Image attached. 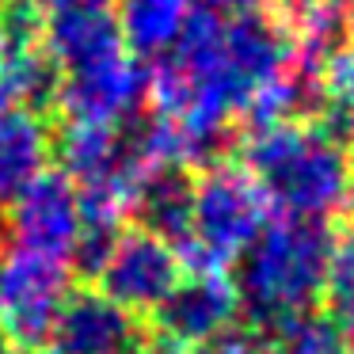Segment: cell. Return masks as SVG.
Wrapping results in <instances>:
<instances>
[{
	"instance_id": "obj_2",
	"label": "cell",
	"mask_w": 354,
	"mask_h": 354,
	"mask_svg": "<svg viewBox=\"0 0 354 354\" xmlns=\"http://www.w3.org/2000/svg\"><path fill=\"white\" fill-rule=\"evenodd\" d=\"M331 232L324 221L305 217H278L240 255V305L255 331H282L290 320L313 313L324 297V270H328Z\"/></svg>"
},
{
	"instance_id": "obj_16",
	"label": "cell",
	"mask_w": 354,
	"mask_h": 354,
	"mask_svg": "<svg viewBox=\"0 0 354 354\" xmlns=\"http://www.w3.org/2000/svg\"><path fill=\"white\" fill-rule=\"evenodd\" d=\"M206 4L225 16H282L297 0H206Z\"/></svg>"
},
{
	"instance_id": "obj_11",
	"label": "cell",
	"mask_w": 354,
	"mask_h": 354,
	"mask_svg": "<svg viewBox=\"0 0 354 354\" xmlns=\"http://www.w3.org/2000/svg\"><path fill=\"white\" fill-rule=\"evenodd\" d=\"M54 138L46 107L0 111V202L16 198L31 179L54 168Z\"/></svg>"
},
{
	"instance_id": "obj_21",
	"label": "cell",
	"mask_w": 354,
	"mask_h": 354,
	"mask_svg": "<svg viewBox=\"0 0 354 354\" xmlns=\"http://www.w3.org/2000/svg\"><path fill=\"white\" fill-rule=\"evenodd\" d=\"M0 354H24V351H16V346H8V343H0Z\"/></svg>"
},
{
	"instance_id": "obj_23",
	"label": "cell",
	"mask_w": 354,
	"mask_h": 354,
	"mask_svg": "<svg viewBox=\"0 0 354 354\" xmlns=\"http://www.w3.org/2000/svg\"><path fill=\"white\" fill-rule=\"evenodd\" d=\"M39 354H54V351H50V346H46V351H39Z\"/></svg>"
},
{
	"instance_id": "obj_8",
	"label": "cell",
	"mask_w": 354,
	"mask_h": 354,
	"mask_svg": "<svg viewBox=\"0 0 354 354\" xmlns=\"http://www.w3.org/2000/svg\"><path fill=\"white\" fill-rule=\"evenodd\" d=\"M240 316H244V305H240L236 278H229V270L198 267L183 270L176 290L153 313V328L156 335H168L176 343L214 346L229 331H236Z\"/></svg>"
},
{
	"instance_id": "obj_4",
	"label": "cell",
	"mask_w": 354,
	"mask_h": 354,
	"mask_svg": "<svg viewBox=\"0 0 354 354\" xmlns=\"http://www.w3.org/2000/svg\"><path fill=\"white\" fill-rule=\"evenodd\" d=\"M95 290L133 316H153L160 301L183 278V255L171 240L145 225H126L111 240H103L88 259Z\"/></svg>"
},
{
	"instance_id": "obj_15",
	"label": "cell",
	"mask_w": 354,
	"mask_h": 354,
	"mask_svg": "<svg viewBox=\"0 0 354 354\" xmlns=\"http://www.w3.org/2000/svg\"><path fill=\"white\" fill-rule=\"evenodd\" d=\"M217 354H278V343L274 335L267 331H229L221 343H214Z\"/></svg>"
},
{
	"instance_id": "obj_5",
	"label": "cell",
	"mask_w": 354,
	"mask_h": 354,
	"mask_svg": "<svg viewBox=\"0 0 354 354\" xmlns=\"http://www.w3.org/2000/svg\"><path fill=\"white\" fill-rule=\"evenodd\" d=\"M73 290V263L16 244H0V335L16 351L50 339L57 313Z\"/></svg>"
},
{
	"instance_id": "obj_18",
	"label": "cell",
	"mask_w": 354,
	"mask_h": 354,
	"mask_svg": "<svg viewBox=\"0 0 354 354\" xmlns=\"http://www.w3.org/2000/svg\"><path fill=\"white\" fill-rule=\"evenodd\" d=\"M24 4H31L46 19V16H57V12H69V8H84V4H103V0H24Z\"/></svg>"
},
{
	"instance_id": "obj_19",
	"label": "cell",
	"mask_w": 354,
	"mask_h": 354,
	"mask_svg": "<svg viewBox=\"0 0 354 354\" xmlns=\"http://www.w3.org/2000/svg\"><path fill=\"white\" fill-rule=\"evenodd\" d=\"M339 328H343V339H346V346H351V354H354V308L339 313Z\"/></svg>"
},
{
	"instance_id": "obj_9",
	"label": "cell",
	"mask_w": 354,
	"mask_h": 354,
	"mask_svg": "<svg viewBox=\"0 0 354 354\" xmlns=\"http://www.w3.org/2000/svg\"><path fill=\"white\" fill-rule=\"evenodd\" d=\"M46 343L54 354H138L145 343V324L95 286H84L69 290Z\"/></svg>"
},
{
	"instance_id": "obj_20",
	"label": "cell",
	"mask_w": 354,
	"mask_h": 354,
	"mask_svg": "<svg viewBox=\"0 0 354 354\" xmlns=\"http://www.w3.org/2000/svg\"><path fill=\"white\" fill-rule=\"evenodd\" d=\"M343 19H346V39L354 46V0H343Z\"/></svg>"
},
{
	"instance_id": "obj_7",
	"label": "cell",
	"mask_w": 354,
	"mask_h": 354,
	"mask_svg": "<svg viewBox=\"0 0 354 354\" xmlns=\"http://www.w3.org/2000/svg\"><path fill=\"white\" fill-rule=\"evenodd\" d=\"M4 206H8V221H4L8 244L54 255V259H69V263L80 259V248H84V214H80L77 187L57 168L31 179Z\"/></svg>"
},
{
	"instance_id": "obj_13",
	"label": "cell",
	"mask_w": 354,
	"mask_h": 354,
	"mask_svg": "<svg viewBox=\"0 0 354 354\" xmlns=\"http://www.w3.org/2000/svg\"><path fill=\"white\" fill-rule=\"evenodd\" d=\"M278 354H351L335 316L328 313H305L290 320L282 331H274Z\"/></svg>"
},
{
	"instance_id": "obj_12",
	"label": "cell",
	"mask_w": 354,
	"mask_h": 354,
	"mask_svg": "<svg viewBox=\"0 0 354 354\" xmlns=\"http://www.w3.org/2000/svg\"><path fill=\"white\" fill-rule=\"evenodd\" d=\"M194 8H198L194 0H115L111 4L126 50L141 62L168 57L183 39Z\"/></svg>"
},
{
	"instance_id": "obj_14",
	"label": "cell",
	"mask_w": 354,
	"mask_h": 354,
	"mask_svg": "<svg viewBox=\"0 0 354 354\" xmlns=\"http://www.w3.org/2000/svg\"><path fill=\"white\" fill-rule=\"evenodd\" d=\"M324 297L346 313L354 308V221L339 236H331L328 248V270H324Z\"/></svg>"
},
{
	"instance_id": "obj_1",
	"label": "cell",
	"mask_w": 354,
	"mask_h": 354,
	"mask_svg": "<svg viewBox=\"0 0 354 354\" xmlns=\"http://www.w3.org/2000/svg\"><path fill=\"white\" fill-rule=\"evenodd\" d=\"M240 164L282 217L328 221L354 206V164L346 145L320 122H282L252 130Z\"/></svg>"
},
{
	"instance_id": "obj_17",
	"label": "cell",
	"mask_w": 354,
	"mask_h": 354,
	"mask_svg": "<svg viewBox=\"0 0 354 354\" xmlns=\"http://www.w3.org/2000/svg\"><path fill=\"white\" fill-rule=\"evenodd\" d=\"M138 354H217L214 346H191V343H176L168 335H145Z\"/></svg>"
},
{
	"instance_id": "obj_22",
	"label": "cell",
	"mask_w": 354,
	"mask_h": 354,
	"mask_svg": "<svg viewBox=\"0 0 354 354\" xmlns=\"http://www.w3.org/2000/svg\"><path fill=\"white\" fill-rule=\"evenodd\" d=\"M346 141H351V149H346V156H351V164H354V130H351V138H346Z\"/></svg>"
},
{
	"instance_id": "obj_3",
	"label": "cell",
	"mask_w": 354,
	"mask_h": 354,
	"mask_svg": "<svg viewBox=\"0 0 354 354\" xmlns=\"http://www.w3.org/2000/svg\"><path fill=\"white\" fill-rule=\"evenodd\" d=\"M270 221V202L240 160H214L191 171V221L179 244L187 270H229Z\"/></svg>"
},
{
	"instance_id": "obj_6",
	"label": "cell",
	"mask_w": 354,
	"mask_h": 354,
	"mask_svg": "<svg viewBox=\"0 0 354 354\" xmlns=\"http://www.w3.org/2000/svg\"><path fill=\"white\" fill-rule=\"evenodd\" d=\"M149 100V65L133 57L130 50H118L111 57H100L92 65L57 73L50 107L65 122H103L126 126L138 118V111Z\"/></svg>"
},
{
	"instance_id": "obj_10",
	"label": "cell",
	"mask_w": 354,
	"mask_h": 354,
	"mask_svg": "<svg viewBox=\"0 0 354 354\" xmlns=\"http://www.w3.org/2000/svg\"><path fill=\"white\" fill-rule=\"evenodd\" d=\"M54 65L42 50V16L24 0H0V111L46 107Z\"/></svg>"
}]
</instances>
